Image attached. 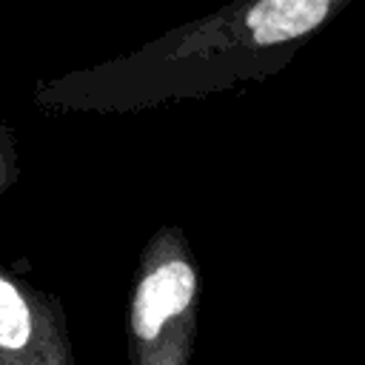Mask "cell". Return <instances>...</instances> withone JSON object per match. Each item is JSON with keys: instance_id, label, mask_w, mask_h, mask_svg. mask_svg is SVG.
Wrapping results in <instances>:
<instances>
[{"instance_id": "cell-1", "label": "cell", "mask_w": 365, "mask_h": 365, "mask_svg": "<svg viewBox=\"0 0 365 365\" xmlns=\"http://www.w3.org/2000/svg\"><path fill=\"white\" fill-rule=\"evenodd\" d=\"M194 297V271L174 259L160 265L157 271H151L134 299V331L143 339H154L160 334V328L177 317Z\"/></svg>"}, {"instance_id": "cell-2", "label": "cell", "mask_w": 365, "mask_h": 365, "mask_svg": "<svg viewBox=\"0 0 365 365\" xmlns=\"http://www.w3.org/2000/svg\"><path fill=\"white\" fill-rule=\"evenodd\" d=\"M331 0H259L248 11V29L259 46L294 40L328 14Z\"/></svg>"}, {"instance_id": "cell-3", "label": "cell", "mask_w": 365, "mask_h": 365, "mask_svg": "<svg viewBox=\"0 0 365 365\" xmlns=\"http://www.w3.org/2000/svg\"><path fill=\"white\" fill-rule=\"evenodd\" d=\"M31 331L29 308L11 282H0V345L6 351H17L26 345Z\"/></svg>"}]
</instances>
